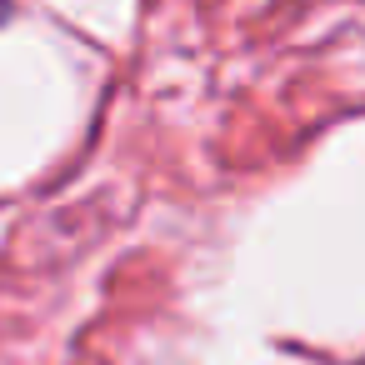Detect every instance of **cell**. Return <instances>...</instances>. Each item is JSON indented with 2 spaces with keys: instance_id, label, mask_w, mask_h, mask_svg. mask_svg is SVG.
<instances>
[{
  "instance_id": "6da1fadb",
  "label": "cell",
  "mask_w": 365,
  "mask_h": 365,
  "mask_svg": "<svg viewBox=\"0 0 365 365\" xmlns=\"http://www.w3.org/2000/svg\"><path fill=\"white\" fill-rule=\"evenodd\" d=\"M6 16H11V0H0V21H6Z\"/></svg>"
}]
</instances>
